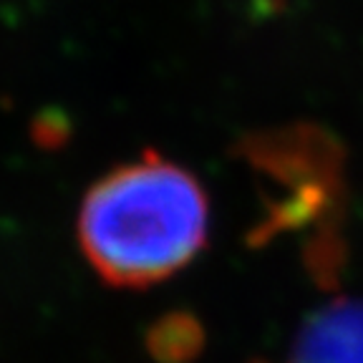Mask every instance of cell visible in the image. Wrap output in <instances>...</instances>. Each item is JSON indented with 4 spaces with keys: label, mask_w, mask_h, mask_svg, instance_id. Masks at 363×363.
Instances as JSON below:
<instances>
[{
    "label": "cell",
    "mask_w": 363,
    "mask_h": 363,
    "mask_svg": "<svg viewBox=\"0 0 363 363\" xmlns=\"http://www.w3.org/2000/svg\"><path fill=\"white\" fill-rule=\"evenodd\" d=\"M210 204L197 177L147 152L89 189L79 217L86 260L106 283L147 288L197 257Z\"/></svg>",
    "instance_id": "6da1fadb"
},
{
    "label": "cell",
    "mask_w": 363,
    "mask_h": 363,
    "mask_svg": "<svg viewBox=\"0 0 363 363\" xmlns=\"http://www.w3.org/2000/svg\"><path fill=\"white\" fill-rule=\"evenodd\" d=\"M290 363H363V301H335L308 318Z\"/></svg>",
    "instance_id": "7a4b0ae2"
},
{
    "label": "cell",
    "mask_w": 363,
    "mask_h": 363,
    "mask_svg": "<svg viewBox=\"0 0 363 363\" xmlns=\"http://www.w3.org/2000/svg\"><path fill=\"white\" fill-rule=\"evenodd\" d=\"M189 330H194L189 323H184L182 318H172L164 320L162 325L154 328L149 335V346H152L154 356L162 361H174V358H184L187 351L194 346V338H187Z\"/></svg>",
    "instance_id": "3957f363"
}]
</instances>
